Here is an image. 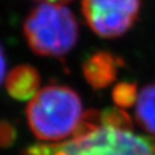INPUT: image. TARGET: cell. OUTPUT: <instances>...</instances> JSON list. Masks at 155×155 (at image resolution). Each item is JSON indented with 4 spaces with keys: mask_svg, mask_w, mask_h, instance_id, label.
<instances>
[{
    "mask_svg": "<svg viewBox=\"0 0 155 155\" xmlns=\"http://www.w3.org/2000/svg\"><path fill=\"white\" fill-rule=\"evenodd\" d=\"M79 28L75 15L64 5L41 2L23 22V35L33 53L62 58L75 47Z\"/></svg>",
    "mask_w": 155,
    "mask_h": 155,
    "instance_id": "7a4b0ae2",
    "label": "cell"
},
{
    "mask_svg": "<svg viewBox=\"0 0 155 155\" xmlns=\"http://www.w3.org/2000/svg\"><path fill=\"white\" fill-rule=\"evenodd\" d=\"M140 0H82V13L92 31L102 38H117L138 21Z\"/></svg>",
    "mask_w": 155,
    "mask_h": 155,
    "instance_id": "277c9868",
    "label": "cell"
},
{
    "mask_svg": "<svg viewBox=\"0 0 155 155\" xmlns=\"http://www.w3.org/2000/svg\"><path fill=\"white\" fill-rule=\"evenodd\" d=\"M40 77L36 68L20 64L13 68L6 77V90L17 101L31 100L39 91Z\"/></svg>",
    "mask_w": 155,
    "mask_h": 155,
    "instance_id": "8992f818",
    "label": "cell"
},
{
    "mask_svg": "<svg viewBox=\"0 0 155 155\" xmlns=\"http://www.w3.org/2000/svg\"><path fill=\"white\" fill-rule=\"evenodd\" d=\"M102 127L116 130H129L132 127V120L127 111L118 108H107L101 111Z\"/></svg>",
    "mask_w": 155,
    "mask_h": 155,
    "instance_id": "9c48e42d",
    "label": "cell"
},
{
    "mask_svg": "<svg viewBox=\"0 0 155 155\" xmlns=\"http://www.w3.org/2000/svg\"><path fill=\"white\" fill-rule=\"evenodd\" d=\"M123 61L107 51H98L87 58L83 63L82 70L86 82L94 90L108 87L115 82L118 67Z\"/></svg>",
    "mask_w": 155,
    "mask_h": 155,
    "instance_id": "5b68a950",
    "label": "cell"
},
{
    "mask_svg": "<svg viewBox=\"0 0 155 155\" xmlns=\"http://www.w3.org/2000/svg\"><path fill=\"white\" fill-rule=\"evenodd\" d=\"M137 84L132 82L118 83L113 90V100L121 108H130L138 100Z\"/></svg>",
    "mask_w": 155,
    "mask_h": 155,
    "instance_id": "ba28073f",
    "label": "cell"
},
{
    "mask_svg": "<svg viewBox=\"0 0 155 155\" xmlns=\"http://www.w3.org/2000/svg\"><path fill=\"white\" fill-rule=\"evenodd\" d=\"M82 111V100L71 87L47 85L39 90L27 107L29 127L41 140H62L74 133Z\"/></svg>",
    "mask_w": 155,
    "mask_h": 155,
    "instance_id": "6da1fadb",
    "label": "cell"
},
{
    "mask_svg": "<svg viewBox=\"0 0 155 155\" xmlns=\"http://www.w3.org/2000/svg\"><path fill=\"white\" fill-rule=\"evenodd\" d=\"M136 118L144 130L155 134V84H150L140 91L136 105Z\"/></svg>",
    "mask_w": 155,
    "mask_h": 155,
    "instance_id": "52a82bcc",
    "label": "cell"
},
{
    "mask_svg": "<svg viewBox=\"0 0 155 155\" xmlns=\"http://www.w3.org/2000/svg\"><path fill=\"white\" fill-rule=\"evenodd\" d=\"M5 72H6V58L4 50L0 45V84L2 82V79L5 77Z\"/></svg>",
    "mask_w": 155,
    "mask_h": 155,
    "instance_id": "7c38bea8",
    "label": "cell"
},
{
    "mask_svg": "<svg viewBox=\"0 0 155 155\" xmlns=\"http://www.w3.org/2000/svg\"><path fill=\"white\" fill-rule=\"evenodd\" d=\"M101 127H102L101 113L98 110H94V109H90V110L83 113V115L81 117V121L78 122L77 127L72 133L74 138L87 136Z\"/></svg>",
    "mask_w": 155,
    "mask_h": 155,
    "instance_id": "30bf717a",
    "label": "cell"
},
{
    "mask_svg": "<svg viewBox=\"0 0 155 155\" xmlns=\"http://www.w3.org/2000/svg\"><path fill=\"white\" fill-rule=\"evenodd\" d=\"M25 155H155V139L129 130L101 127L61 144H35Z\"/></svg>",
    "mask_w": 155,
    "mask_h": 155,
    "instance_id": "3957f363",
    "label": "cell"
},
{
    "mask_svg": "<svg viewBox=\"0 0 155 155\" xmlns=\"http://www.w3.org/2000/svg\"><path fill=\"white\" fill-rule=\"evenodd\" d=\"M36 1L47 2V4H55V5H66V4H69L74 0H36Z\"/></svg>",
    "mask_w": 155,
    "mask_h": 155,
    "instance_id": "4fadbf2b",
    "label": "cell"
},
{
    "mask_svg": "<svg viewBox=\"0 0 155 155\" xmlns=\"http://www.w3.org/2000/svg\"><path fill=\"white\" fill-rule=\"evenodd\" d=\"M17 138L16 129L7 121H0V147L7 148L15 143Z\"/></svg>",
    "mask_w": 155,
    "mask_h": 155,
    "instance_id": "8fae6325",
    "label": "cell"
}]
</instances>
